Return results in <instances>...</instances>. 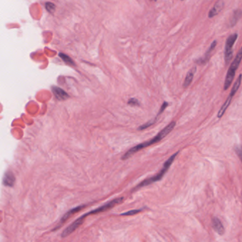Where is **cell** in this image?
Listing matches in <instances>:
<instances>
[{
  "mask_svg": "<svg viewBox=\"0 0 242 242\" xmlns=\"http://www.w3.org/2000/svg\"><path fill=\"white\" fill-rule=\"evenodd\" d=\"M176 126V121H171L169 124H168L166 127H164L162 130L160 132H159L157 134V135L156 137H153L152 139H150L147 141H145V142H143L142 143H139V144L137 145V146L132 147V148H130V150H128V151L125 153L124 155L122 157V160H127L129 158H130L132 155H134V153H137L138 151L143 149V148H147V147L152 146V145L155 144V143L159 142L161 139H163L165 137L168 135L170 132H171L172 130L174 129V127Z\"/></svg>",
  "mask_w": 242,
  "mask_h": 242,
  "instance_id": "6da1fadb",
  "label": "cell"
},
{
  "mask_svg": "<svg viewBox=\"0 0 242 242\" xmlns=\"http://www.w3.org/2000/svg\"><path fill=\"white\" fill-rule=\"evenodd\" d=\"M178 153H179V151L176 152V153H175L173 155H172L164 163L163 168H161V171H159V173L157 174V175H154V176L150 177V178L145 179L144 180H143L142 182H141L139 185H137L134 187V190H137L140 187H145V186H147L149 185L154 183V182H157V181L160 180L161 179L164 177V175H165V174L166 173V172L168 171V168H169L170 166H171V164H173V161L175 160L176 157L177 156V155H178Z\"/></svg>",
  "mask_w": 242,
  "mask_h": 242,
  "instance_id": "7a4b0ae2",
  "label": "cell"
},
{
  "mask_svg": "<svg viewBox=\"0 0 242 242\" xmlns=\"http://www.w3.org/2000/svg\"><path fill=\"white\" fill-rule=\"evenodd\" d=\"M242 60V46L238 52L237 55H236L235 58L234 59L232 64L229 66L228 71H227V75H226L225 83H224V90H227L229 89L232 85V82L234 80V76L236 75V71L239 67L240 63Z\"/></svg>",
  "mask_w": 242,
  "mask_h": 242,
  "instance_id": "3957f363",
  "label": "cell"
},
{
  "mask_svg": "<svg viewBox=\"0 0 242 242\" xmlns=\"http://www.w3.org/2000/svg\"><path fill=\"white\" fill-rule=\"evenodd\" d=\"M238 38V33H234L227 38L225 44V62L226 65H228L233 56V46L235 44Z\"/></svg>",
  "mask_w": 242,
  "mask_h": 242,
  "instance_id": "277c9868",
  "label": "cell"
},
{
  "mask_svg": "<svg viewBox=\"0 0 242 242\" xmlns=\"http://www.w3.org/2000/svg\"><path fill=\"white\" fill-rule=\"evenodd\" d=\"M123 200H124V198H123V197H121V198H116V199H113V200L106 202L105 205L100 206V207H97L96 209H93V210L90 211L89 212L85 213V214L82 215V216L85 218L86 217L89 216V215H91V214H98V213L103 212V211H105L108 210V209H111V208L113 207L114 206H116V205H118V204L121 203Z\"/></svg>",
  "mask_w": 242,
  "mask_h": 242,
  "instance_id": "5b68a950",
  "label": "cell"
},
{
  "mask_svg": "<svg viewBox=\"0 0 242 242\" xmlns=\"http://www.w3.org/2000/svg\"><path fill=\"white\" fill-rule=\"evenodd\" d=\"M84 219H85V218H84L82 216H81L79 218L75 220L74 222H73L70 225L68 226L67 228L64 229V230L62 232V234H61V236H62V238L67 237V236H69V234H71L72 233L74 232L77 229L80 227V225H82Z\"/></svg>",
  "mask_w": 242,
  "mask_h": 242,
  "instance_id": "8992f818",
  "label": "cell"
},
{
  "mask_svg": "<svg viewBox=\"0 0 242 242\" xmlns=\"http://www.w3.org/2000/svg\"><path fill=\"white\" fill-rule=\"evenodd\" d=\"M217 44V41L216 40L213 41L212 43L210 45V46H209L208 49H207V51H206V53H205V55H204V56L202 57V58L197 59V60H195V62H196L198 65H205V64L207 63V62L209 60V59H210V57H211V55H212V52L214 51L215 48H216Z\"/></svg>",
  "mask_w": 242,
  "mask_h": 242,
  "instance_id": "52a82bcc",
  "label": "cell"
},
{
  "mask_svg": "<svg viewBox=\"0 0 242 242\" xmlns=\"http://www.w3.org/2000/svg\"><path fill=\"white\" fill-rule=\"evenodd\" d=\"M86 207L85 205H79V206H77V207H75L74 208H72V209H70L69 211H68L66 214H64V215L63 217H62V219H61L60 223L58 224V225L57 226V227L55 229H54L53 230H56V229L60 228L61 227H62V225H63V224L67 220L69 219V217H71L72 215H74V214H76L77 212H79V211L82 210V209H83L84 207Z\"/></svg>",
  "mask_w": 242,
  "mask_h": 242,
  "instance_id": "ba28073f",
  "label": "cell"
},
{
  "mask_svg": "<svg viewBox=\"0 0 242 242\" xmlns=\"http://www.w3.org/2000/svg\"><path fill=\"white\" fill-rule=\"evenodd\" d=\"M224 6H225V3H224L223 0H218V1L215 3L214 7H213L209 12L208 17L211 19V18H213L215 17V16L218 15V14L222 12V10L223 9Z\"/></svg>",
  "mask_w": 242,
  "mask_h": 242,
  "instance_id": "9c48e42d",
  "label": "cell"
},
{
  "mask_svg": "<svg viewBox=\"0 0 242 242\" xmlns=\"http://www.w3.org/2000/svg\"><path fill=\"white\" fill-rule=\"evenodd\" d=\"M212 227L215 232L220 235H223L225 234V227L220 219L217 217H215L212 219Z\"/></svg>",
  "mask_w": 242,
  "mask_h": 242,
  "instance_id": "30bf717a",
  "label": "cell"
},
{
  "mask_svg": "<svg viewBox=\"0 0 242 242\" xmlns=\"http://www.w3.org/2000/svg\"><path fill=\"white\" fill-rule=\"evenodd\" d=\"M52 90H53L54 95L58 100H65L69 97V94L60 87L54 86L52 88Z\"/></svg>",
  "mask_w": 242,
  "mask_h": 242,
  "instance_id": "8fae6325",
  "label": "cell"
},
{
  "mask_svg": "<svg viewBox=\"0 0 242 242\" xmlns=\"http://www.w3.org/2000/svg\"><path fill=\"white\" fill-rule=\"evenodd\" d=\"M196 70H197V68L193 67V68H191L189 71L188 72L187 75H186V77L185 78V80H184L183 85V88L186 89L188 86L191 85L192 81H193V77H194L195 73H196Z\"/></svg>",
  "mask_w": 242,
  "mask_h": 242,
  "instance_id": "7c38bea8",
  "label": "cell"
},
{
  "mask_svg": "<svg viewBox=\"0 0 242 242\" xmlns=\"http://www.w3.org/2000/svg\"><path fill=\"white\" fill-rule=\"evenodd\" d=\"M241 17L242 10L238 9H236L234 11V13H233L232 19H231L230 21H229V26H230V27H233V26H235V25L237 24V22L239 21V19H241Z\"/></svg>",
  "mask_w": 242,
  "mask_h": 242,
  "instance_id": "4fadbf2b",
  "label": "cell"
},
{
  "mask_svg": "<svg viewBox=\"0 0 242 242\" xmlns=\"http://www.w3.org/2000/svg\"><path fill=\"white\" fill-rule=\"evenodd\" d=\"M241 80H242V75L240 74L239 75V77L237 78V80H236V82H234V85H233V87L232 88V90H231L230 94H229V97H230L233 98V97L235 95V94L236 93V92L238 91V89H239L240 85H241Z\"/></svg>",
  "mask_w": 242,
  "mask_h": 242,
  "instance_id": "5bb4252c",
  "label": "cell"
},
{
  "mask_svg": "<svg viewBox=\"0 0 242 242\" xmlns=\"http://www.w3.org/2000/svg\"><path fill=\"white\" fill-rule=\"evenodd\" d=\"M15 182V177L11 172H7L4 177V184L6 186H12Z\"/></svg>",
  "mask_w": 242,
  "mask_h": 242,
  "instance_id": "9a60e30c",
  "label": "cell"
},
{
  "mask_svg": "<svg viewBox=\"0 0 242 242\" xmlns=\"http://www.w3.org/2000/svg\"><path fill=\"white\" fill-rule=\"evenodd\" d=\"M59 56H60V58L62 59V60H63V61L65 62L66 64H67V65H71V66L75 65L74 60H73L72 59L70 58V57L68 56L67 55L64 54V53H59Z\"/></svg>",
  "mask_w": 242,
  "mask_h": 242,
  "instance_id": "2e32d148",
  "label": "cell"
},
{
  "mask_svg": "<svg viewBox=\"0 0 242 242\" xmlns=\"http://www.w3.org/2000/svg\"><path fill=\"white\" fill-rule=\"evenodd\" d=\"M157 118H158V116H156V118H155V119H152L151 121H147V123H145V124H142V126H139V128L137 129L139 130V131L144 130V129H147L148 127L152 126V125H153L154 124H155V123L156 122V121H157Z\"/></svg>",
  "mask_w": 242,
  "mask_h": 242,
  "instance_id": "e0dca14e",
  "label": "cell"
},
{
  "mask_svg": "<svg viewBox=\"0 0 242 242\" xmlns=\"http://www.w3.org/2000/svg\"><path fill=\"white\" fill-rule=\"evenodd\" d=\"M143 210V209H132V210H130L128 211H126V212H123L121 214V216H132V215L137 214L138 213L141 212Z\"/></svg>",
  "mask_w": 242,
  "mask_h": 242,
  "instance_id": "ac0fdd59",
  "label": "cell"
},
{
  "mask_svg": "<svg viewBox=\"0 0 242 242\" xmlns=\"http://www.w3.org/2000/svg\"><path fill=\"white\" fill-rule=\"evenodd\" d=\"M46 8L50 13H53L55 10V5L53 3L47 2L46 3Z\"/></svg>",
  "mask_w": 242,
  "mask_h": 242,
  "instance_id": "d6986e66",
  "label": "cell"
},
{
  "mask_svg": "<svg viewBox=\"0 0 242 242\" xmlns=\"http://www.w3.org/2000/svg\"><path fill=\"white\" fill-rule=\"evenodd\" d=\"M234 150H235L236 155L239 156L240 161H241L242 163V148H241V147L236 146H235V148H234Z\"/></svg>",
  "mask_w": 242,
  "mask_h": 242,
  "instance_id": "ffe728a7",
  "label": "cell"
},
{
  "mask_svg": "<svg viewBox=\"0 0 242 242\" xmlns=\"http://www.w3.org/2000/svg\"><path fill=\"white\" fill-rule=\"evenodd\" d=\"M128 104L131 106H139V101H138V100L136 99V98H130V99L128 100Z\"/></svg>",
  "mask_w": 242,
  "mask_h": 242,
  "instance_id": "44dd1931",
  "label": "cell"
},
{
  "mask_svg": "<svg viewBox=\"0 0 242 242\" xmlns=\"http://www.w3.org/2000/svg\"><path fill=\"white\" fill-rule=\"evenodd\" d=\"M168 102H164L162 104V105L161 106V108H160V109H159V111L158 114H157V116H159V115H160L161 114H162V112H164L165 109H166V107H168Z\"/></svg>",
  "mask_w": 242,
  "mask_h": 242,
  "instance_id": "7402d4cb",
  "label": "cell"
},
{
  "mask_svg": "<svg viewBox=\"0 0 242 242\" xmlns=\"http://www.w3.org/2000/svg\"><path fill=\"white\" fill-rule=\"evenodd\" d=\"M154 1H157V0H154Z\"/></svg>",
  "mask_w": 242,
  "mask_h": 242,
  "instance_id": "603a6c76",
  "label": "cell"
},
{
  "mask_svg": "<svg viewBox=\"0 0 242 242\" xmlns=\"http://www.w3.org/2000/svg\"><path fill=\"white\" fill-rule=\"evenodd\" d=\"M181 1H183V0H181Z\"/></svg>",
  "mask_w": 242,
  "mask_h": 242,
  "instance_id": "cb8c5ba5",
  "label": "cell"
}]
</instances>
